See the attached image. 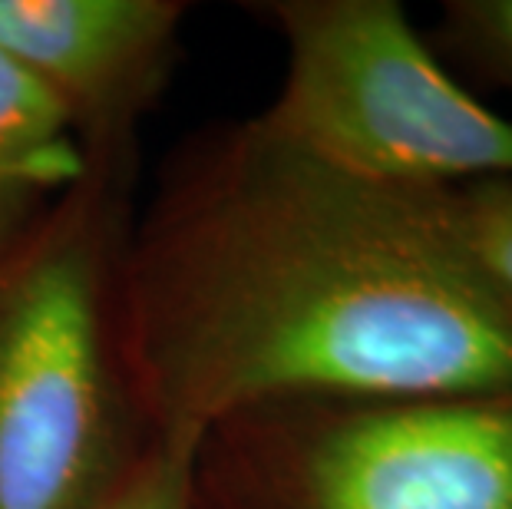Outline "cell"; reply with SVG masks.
I'll use <instances>...</instances> for the list:
<instances>
[{"label": "cell", "instance_id": "cell-9", "mask_svg": "<svg viewBox=\"0 0 512 509\" xmlns=\"http://www.w3.org/2000/svg\"><path fill=\"white\" fill-rule=\"evenodd\" d=\"M199 437H159L146 463L110 509H192V467Z\"/></svg>", "mask_w": 512, "mask_h": 509}, {"label": "cell", "instance_id": "cell-4", "mask_svg": "<svg viewBox=\"0 0 512 509\" xmlns=\"http://www.w3.org/2000/svg\"><path fill=\"white\" fill-rule=\"evenodd\" d=\"M192 509H512V391L245 410L195 443Z\"/></svg>", "mask_w": 512, "mask_h": 509}, {"label": "cell", "instance_id": "cell-7", "mask_svg": "<svg viewBox=\"0 0 512 509\" xmlns=\"http://www.w3.org/2000/svg\"><path fill=\"white\" fill-rule=\"evenodd\" d=\"M430 47L473 80L512 93V0H446Z\"/></svg>", "mask_w": 512, "mask_h": 509}, {"label": "cell", "instance_id": "cell-2", "mask_svg": "<svg viewBox=\"0 0 512 509\" xmlns=\"http://www.w3.org/2000/svg\"><path fill=\"white\" fill-rule=\"evenodd\" d=\"M136 149L83 176L0 248V509H110L152 447L119 338Z\"/></svg>", "mask_w": 512, "mask_h": 509}, {"label": "cell", "instance_id": "cell-5", "mask_svg": "<svg viewBox=\"0 0 512 509\" xmlns=\"http://www.w3.org/2000/svg\"><path fill=\"white\" fill-rule=\"evenodd\" d=\"M185 20L179 0H0V50L67 110L86 156L136 149Z\"/></svg>", "mask_w": 512, "mask_h": 509}, {"label": "cell", "instance_id": "cell-3", "mask_svg": "<svg viewBox=\"0 0 512 509\" xmlns=\"http://www.w3.org/2000/svg\"><path fill=\"white\" fill-rule=\"evenodd\" d=\"M252 10L285 47L278 96L258 119L288 146L407 189L512 179V119L453 80L397 0H265Z\"/></svg>", "mask_w": 512, "mask_h": 509}, {"label": "cell", "instance_id": "cell-6", "mask_svg": "<svg viewBox=\"0 0 512 509\" xmlns=\"http://www.w3.org/2000/svg\"><path fill=\"white\" fill-rule=\"evenodd\" d=\"M83 169L67 110L0 50V248L24 235Z\"/></svg>", "mask_w": 512, "mask_h": 509}, {"label": "cell", "instance_id": "cell-8", "mask_svg": "<svg viewBox=\"0 0 512 509\" xmlns=\"http://www.w3.org/2000/svg\"><path fill=\"white\" fill-rule=\"evenodd\" d=\"M450 192L470 252L512 298V179H479Z\"/></svg>", "mask_w": 512, "mask_h": 509}, {"label": "cell", "instance_id": "cell-1", "mask_svg": "<svg viewBox=\"0 0 512 509\" xmlns=\"http://www.w3.org/2000/svg\"><path fill=\"white\" fill-rule=\"evenodd\" d=\"M119 338L156 437L304 400L512 391V298L453 192L351 176L258 116L192 133L136 202Z\"/></svg>", "mask_w": 512, "mask_h": 509}]
</instances>
